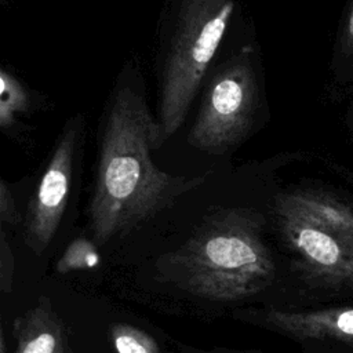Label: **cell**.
I'll return each mask as SVG.
<instances>
[{"mask_svg":"<svg viewBox=\"0 0 353 353\" xmlns=\"http://www.w3.org/2000/svg\"><path fill=\"white\" fill-rule=\"evenodd\" d=\"M258 105V80L252 51L244 48L212 77L188 143L199 150L222 154L239 145L254 124Z\"/></svg>","mask_w":353,"mask_h":353,"instance_id":"5","label":"cell"},{"mask_svg":"<svg viewBox=\"0 0 353 353\" xmlns=\"http://www.w3.org/2000/svg\"><path fill=\"white\" fill-rule=\"evenodd\" d=\"M0 221L7 223L19 222V214L7 185L0 179Z\"/></svg>","mask_w":353,"mask_h":353,"instance_id":"14","label":"cell"},{"mask_svg":"<svg viewBox=\"0 0 353 353\" xmlns=\"http://www.w3.org/2000/svg\"><path fill=\"white\" fill-rule=\"evenodd\" d=\"M109 336L116 353H160V346L150 334L127 323L112 324Z\"/></svg>","mask_w":353,"mask_h":353,"instance_id":"10","label":"cell"},{"mask_svg":"<svg viewBox=\"0 0 353 353\" xmlns=\"http://www.w3.org/2000/svg\"><path fill=\"white\" fill-rule=\"evenodd\" d=\"M234 11V0H182L163 65L157 105L161 145L185 121Z\"/></svg>","mask_w":353,"mask_h":353,"instance_id":"4","label":"cell"},{"mask_svg":"<svg viewBox=\"0 0 353 353\" xmlns=\"http://www.w3.org/2000/svg\"><path fill=\"white\" fill-rule=\"evenodd\" d=\"M274 215L294 270L312 288L353 291V204L314 188L277 196Z\"/></svg>","mask_w":353,"mask_h":353,"instance_id":"3","label":"cell"},{"mask_svg":"<svg viewBox=\"0 0 353 353\" xmlns=\"http://www.w3.org/2000/svg\"><path fill=\"white\" fill-rule=\"evenodd\" d=\"M30 108V97L25 87L10 73L0 69V127L14 125Z\"/></svg>","mask_w":353,"mask_h":353,"instance_id":"9","label":"cell"},{"mask_svg":"<svg viewBox=\"0 0 353 353\" xmlns=\"http://www.w3.org/2000/svg\"><path fill=\"white\" fill-rule=\"evenodd\" d=\"M263 221L245 208L218 211L178 248L156 263L160 276L182 291L215 302H236L268 288L276 262L263 240Z\"/></svg>","mask_w":353,"mask_h":353,"instance_id":"2","label":"cell"},{"mask_svg":"<svg viewBox=\"0 0 353 353\" xmlns=\"http://www.w3.org/2000/svg\"><path fill=\"white\" fill-rule=\"evenodd\" d=\"M12 335L14 353H73L65 324L47 296L14 320Z\"/></svg>","mask_w":353,"mask_h":353,"instance_id":"8","label":"cell"},{"mask_svg":"<svg viewBox=\"0 0 353 353\" xmlns=\"http://www.w3.org/2000/svg\"><path fill=\"white\" fill-rule=\"evenodd\" d=\"M161 146L157 121L142 90L121 84L109 106L88 207L97 245L128 234L205 181L157 168L152 152Z\"/></svg>","mask_w":353,"mask_h":353,"instance_id":"1","label":"cell"},{"mask_svg":"<svg viewBox=\"0 0 353 353\" xmlns=\"http://www.w3.org/2000/svg\"><path fill=\"white\" fill-rule=\"evenodd\" d=\"M338 52L342 61L353 62V0L345 14L341 33L338 37Z\"/></svg>","mask_w":353,"mask_h":353,"instance_id":"13","label":"cell"},{"mask_svg":"<svg viewBox=\"0 0 353 353\" xmlns=\"http://www.w3.org/2000/svg\"><path fill=\"white\" fill-rule=\"evenodd\" d=\"M299 342H335L353 346V306L307 312L259 310L252 321Z\"/></svg>","mask_w":353,"mask_h":353,"instance_id":"7","label":"cell"},{"mask_svg":"<svg viewBox=\"0 0 353 353\" xmlns=\"http://www.w3.org/2000/svg\"><path fill=\"white\" fill-rule=\"evenodd\" d=\"M0 353H7V345H6V336L0 324Z\"/></svg>","mask_w":353,"mask_h":353,"instance_id":"15","label":"cell"},{"mask_svg":"<svg viewBox=\"0 0 353 353\" xmlns=\"http://www.w3.org/2000/svg\"><path fill=\"white\" fill-rule=\"evenodd\" d=\"M79 130L76 119L66 125L30 200L23 240L36 256L47 250L62 221L70 193Z\"/></svg>","mask_w":353,"mask_h":353,"instance_id":"6","label":"cell"},{"mask_svg":"<svg viewBox=\"0 0 353 353\" xmlns=\"http://www.w3.org/2000/svg\"><path fill=\"white\" fill-rule=\"evenodd\" d=\"M99 255L97 244L87 237H77L69 243L55 263V272L68 274L74 270L91 269L98 265Z\"/></svg>","mask_w":353,"mask_h":353,"instance_id":"11","label":"cell"},{"mask_svg":"<svg viewBox=\"0 0 353 353\" xmlns=\"http://www.w3.org/2000/svg\"><path fill=\"white\" fill-rule=\"evenodd\" d=\"M14 273H15L14 255L4 234L0 232V296L11 291Z\"/></svg>","mask_w":353,"mask_h":353,"instance_id":"12","label":"cell"}]
</instances>
